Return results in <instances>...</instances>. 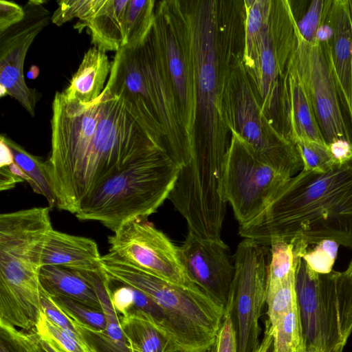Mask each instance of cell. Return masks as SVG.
Here are the masks:
<instances>
[{"label": "cell", "instance_id": "obj_13", "mask_svg": "<svg viewBox=\"0 0 352 352\" xmlns=\"http://www.w3.org/2000/svg\"><path fill=\"white\" fill-rule=\"evenodd\" d=\"M266 255L265 245L250 239H243L234 255V273L226 311L235 316L238 352H255L260 344L259 319L266 301L269 263Z\"/></svg>", "mask_w": 352, "mask_h": 352}, {"label": "cell", "instance_id": "obj_38", "mask_svg": "<svg viewBox=\"0 0 352 352\" xmlns=\"http://www.w3.org/2000/svg\"><path fill=\"white\" fill-rule=\"evenodd\" d=\"M339 245L335 241L323 240L316 244L313 250L304 251L301 257L311 270L319 274H327L333 270Z\"/></svg>", "mask_w": 352, "mask_h": 352}, {"label": "cell", "instance_id": "obj_17", "mask_svg": "<svg viewBox=\"0 0 352 352\" xmlns=\"http://www.w3.org/2000/svg\"><path fill=\"white\" fill-rule=\"evenodd\" d=\"M228 252L223 241L202 239L190 230L179 247L182 263L190 279L226 309L234 273Z\"/></svg>", "mask_w": 352, "mask_h": 352}, {"label": "cell", "instance_id": "obj_21", "mask_svg": "<svg viewBox=\"0 0 352 352\" xmlns=\"http://www.w3.org/2000/svg\"><path fill=\"white\" fill-rule=\"evenodd\" d=\"M101 256L95 241L52 229L42 250L41 266L56 265L76 271L100 268Z\"/></svg>", "mask_w": 352, "mask_h": 352}, {"label": "cell", "instance_id": "obj_19", "mask_svg": "<svg viewBox=\"0 0 352 352\" xmlns=\"http://www.w3.org/2000/svg\"><path fill=\"white\" fill-rule=\"evenodd\" d=\"M326 21L333 29L329 41L332 72L352 133V16L349 0H333Z\"/></svg>", "mask_w": 352, "mask_h": 352}, {"label": "cell", "instance_id": "obj_9", "mask_svg": "<svg viewBox=\"0 0 352 352\" xmlns=\"http://www.w3.org/2000/svg\"><path fill=\"white\" fill-rule=\"evenodd\" d=\"M296 43V26L289 0H272L253 60L245 68L265 114L278 131L281 81Z\"/></svg>", "mask_w": 352, "mask_h": 352}, {"label": "cell", "instance_id": "obj_2", "mask_svg": "<svg viewBox=\"0 0 352 352\" xmlns=\"http://www.w3.org/2000/svg\"><path fill=\"white\" fill-rule=\"evenodd\" d=\"M187 20L197 100L190 156L223 164L230 133L226 88L235 54L243 49V1H182Z\"/></svg>", "mask_w": 352, "mask_h": 352}, {"label": "cell", "instance_id": "obj_15", "mask_svg": "<svg viewBox=\"0 0 352 352\" xmlns=\"http://www.w3.org/2000/svg\"><path fill=\"white\" fill-rule=\"evenodd\" d=\"M113 232L109 237V252L167 281L184 287L199 288L186 273L179 247L146 219L127 221Z\"/></svg>", "mask_w": 352, "mask_h": 352}, {"label": "cell", "instance_id": "obj_32", "mask_svg": "<svg viewBox=\"0 0 352 352\" xmlns=\"http://www.w3.org/2000/svg\"><path fill=\"white\" fill-rule=\"evenodd\" d=\"M35 330L41 338L54 343L63 352H94L81 338L58 326L43 311Z\"/></svg>", "mask_w": 352, "mask_h": 352}, {"label": "cell", "instance_id": "obj_41", "mask_svg": "<svg viewBox=\"0 0 352 352\" xmlns=\"http://www.w3.org/2000/svg\"><path fill=\"white\" fill-rule=\"evenodd\" d=\"M25 16L23 7L14 2L0 1V33L19 23Z\"/></svg>", "mask_w": 352, "mask_h": 352}, {"label": "cell", "instance_id": "obj_11", "mask_svg": "<svg viewBox=\"0 0 352 352\" xmlns=\"http://www.w3.org/2000/svg\"><path fill=\"white\" fill-rule=\"evenodd\" d=\"M154 28L192 151L197 123L196 89L189 31L182 1L157 2Z\"/></svg>", "mask_w": 352, "mask_h": 352}, {"label": "cell", "instance_id": "obj_52", "mask_svg": "<svg viewBox=\"0 0 352 352\" xmlns=\"http://www.w3.org/2000/svg\"><path fill=\"white\" fill-rule=\"evenodd\" d=\"M266 352H272V346L270 349H268L266 351Z\"/></svg>", "mask_w": 352, "mask_h": 352}, {"label": "cell", "instance_id": "obj_34", "mask_svg": "<svg viewBox=\"0 0 352 352\" xmlns=\"http://www.w3.org/2000/svg\"><path fill=\"white\" fill-rule=\"evenodd\" d=\"M0 352H48L36 331H23L0 324Z\"/></svg>", "mask_w": 352, "mask_h": 352}, {"label": "cell", "instance_id": "obj_12", "mask_svg": "<svg viewBox=\"0 0 352 352\" xmlns=\"http://www.w3.org/2000/svg\"><path fill=\"white\" fill-rule=\"evenodd\" d=\"M338 272L319 274L300 256L295 272V289L304 347L318 352H342L346 341L342 333L336 289Z\"/></svg>", "mask_w": 352, "mask_h": 352}, {"label": "cell", "instance_id": "obj_10", "mask_svg": "<svg viewBox=\"0 0 352 352\" xmlns=\"http://www.w3.org/2000/svg\"><path fill=\"white\" fill-rule=\"evenodd\" d=\"M289 178L231 133L225 158L223 194L240 226L258 216Z\"/></svg>", "mask_w": 352, "mask_h": 352}, {"label": "cell", "instance_id": "obj_25", "mask_svg": "<svg viewBox=\"0 0 352 352\" xmlns=\"http://www.w3.org/2000/svg\"><path fill=\"white\" fill-rule=\"evenodd\" d=\"M130 352H179L168 334L147 315L133 311L120 316Z\"/></svg>", "mask_w": 352, "mask_h": 352}, {"label": "cell", "instance_id": "obj_43", "mask_svg": "<svg viewBox=\"0 0 352 352\" xmlns=\"http://www.w3.org/2000/svg\"><path fill=\"white\" fill-rule=\"evenodd\" d=\"M338 164L352 161V144L343 140L336 141L328 146Z\"/></svg>", "mask_w": 352, "mask_h": 352}, {"label": "cell", "instance_id": "obj_33", "mask_svg": "<svg viewBox=\"0 0 352 352\" xmlns=\"http://www.w3.org/2000/svg\"><path fill=\"white\" fill-rule=\"evenodd\" d=\"M49 297L58 309L75 322L102 333L106 331L107 318L102 310L89 307L65 297Z\"/></svg>", "mask_w": 352, "mask_h": 352}, {"label": "cell", "instance_id": "obj_6", "mask_svg": "<svg viewBox=\"0 0 352 352\" xmlns=\"http://www.w3.org/2000/svg\"><path fill=\"white\" fill-rule=\"evenodd\" d=\"M100 267L111 282L136 289L165 312L179 352H208L214 346L226 308L202 289L184 287L141 270L109 252Z\"/></svg>", "mask_w": 352, "mask_h": 352}, {"label": "cell", "instance_id": "obj_51", "mask_svg": "<svg viewBox=\"0 0 352 352\" xmlns=\"http://www.w3.org/2000/svg\"><path fill=\"white\" fill-rule=\"evenodd\" d=\"M215 344V343H214ZM214 346L211 348L210 350H209L208 352H214Z\"/></svg>", "mask_w": 352, "mask_h": 352}, {"label": "cell", "instance_id": "obj_8", "mask_svg": "<svg viewBox=\"0 0 352 352\" xmlns=\"http://www.w3.org/2000/svg\"><path fill=\"white\" fill-rule=\"evenodd\" d=\"M243 50L233 59L228 78L226 109L230 133H235L272 167L289 177L303 169L296 146L265 114L243 61Z\"/></svg>", "mask_w": 352, "mask_h": 352}, {"label": "cell", "instance_id": "obj_28", "mask_svg": "<svg viewBox=\"0 0 352 352\" xmlns=\"http://www.w3.org/2000/svg\"><path fill=\"white\" fill-rule=\"evenodd\" d=\"M272 3V0L243 1V61L246 68L253 60L259 36L270 14Z\"/></svg>", "mask_w": 352, "mask_h": 352}, {"label": "cell", "instance_id": "obj_53", "mask_svg": "<svg viewBox=\"0 0 352 352\" xmlns=\"http://www.w3.org/2000/svg\"><path fill=\"white\" fill-rule=\"evenodd\" d=\"M214 352H215V346H214Z\"/></svg>", "mask_w": 352, "mask_h": 352}, {"label": "cell", "instance_id": "obj_42", "mask_svg": "<svg viewBox=\"0 0 352 352\" xmlns=\"http://www.w3.org/2000/svg\"><path fill=\"white\" fill-rule=\"evenodd\" d=\"M112 304L120 316H126L131 312L133 305V289L122 285L112 292Z\"/></svg>", "mask_w": 352, "mask_h": 352}, {"label": "cell", "instance_id": "obj_50", "mask_svg": "<svg viewBox=\"0 0 352 352\" xmlns=\"http://www.w3.org/2000/svg\"><path fill=\"white\" fill-rule=\"evenodd\" d=\"M301 352H318L315 349L311 347H304Z\"/></svg>", "mask_w": 352, "mask_h": 352}, {"label": "cell", "instance_id": "obj_37", "mask_svg": "<svg viewBox=\"0 0 352 352\" xmlns=\"http://www.w3.org/2000/svg\"><path fill=\"white\" fill-rule=\"evenodd\" d=\"M103 0H62L52 15L51 22L60 26L74 18L83 21L96 13Z\"/></svg>", "mask_w": 352, "mask_h": 352}, {"label": "cell", "instance_id": "obj_5", "mask_svg": "<svg viewBox=\"0 0 352 352\" xmlns=\"http://www.w3.org/2000/svg\"><path fill=\"white\" fill-rule=\"evenodd\" d=\"M50 212L34 207L0 215V324L36 328L43 311L42 250L53 228Z\"/></svg>", "mask_w": 352, "mask_h": 352}, {"label": "cell", "instance_id": "obj_18", "mask_svg": "<svg viewBox=\"0 0 352 352\" xmlns=\"http://www.w3.org/2000/svg\"><path fill=\"white\" fill-rule=\"evenodd\" d=\"M294 56V53L280 85L279 131L294 144L298 140H307L327 145L298 72Z\"/></svg>", "mask_w": 352, "mask_h": 352}, {"label": "cell", "instance_id": "obj_45", "mask_svg": "<svg viewBox=\"0 0 352 352\" xmlns=\"http://www.w3.org/2000/svg\"><path fill=\"white\" fill-rule=\"evenodd\" d=\"M14 157L10 148L5 142L4 140L0 138V168L8 166L13 164Z\"/></svg>", "mask_w": 352, "mask_h": 352}, {"label": "cell", "instance_id": "obj_48", "mask_svg": "<svg viewBox=\"0 0 352 352\" xmlns=\"http://www.w3.org/2000/svg\"><path fill=\"white\" fill-rule=\"evenodd\" d=\"M39 338L42 345L48 352H63L54 343L45 339L41 338L40 336Z\"/></svg>", "mask_w": 352, "mask_h": 352}, {"label": "cell", "instance_id": "obj_27", "mask_svg": "<svg viewBox=\"0 0 352 352\" xmlns=\"http://www.w3.org/2000/svg\"><path fill=\"white\" fill-rule=\"evenodd\" d=\"M333 1H289L297 30L304 40L316 42V32L325 23Z\"/></svg>", "mask_w": 352, "mask_h": 352}, {"label": "cell", "instance_id": "obj_20", "mask_svg": "<svg viewBox=\"0 0 352 352\" xmlns=\"http://www.w3.org/2000/svg\"><path fill=\"white\" fill-rule=\"evenodd\" d=\"M76 272L95 289L107 318V329L104 333L89 328L83 329L86 343L94 352H130L121 327L120 315L112 304L110 280L101 267Z\"/></svg>", "mask_w": 352, "mask_h": 352}, {"label": "cell", "instance_id": "obj_7", "mask_svg": "<svg viewBox=\"0 0 352 352\" xmlns=\"http://www.w3.org/2000/svg\"><path fill=\"white\" fill-rule=\"evenodd\" d=\"M180 168L165 152L138 161L103 182L84 199L75 216L116 231L146 219L168 198Z\"/></svg>", "mask_w": 352, "mask_h": 352}, {"label": "cell", "instance_id": "obj_30", "mask_svg": "<svg viewBox=\"0 0 352 352\" xmlns=\"http://www.w3.org/2000/svg\"><path fill=\"white\" fill-rule=\"evenodd\" d=\"M295 272L286 278L267 283L266 301L267 320L266 327L272 329L279 319L297 305L295 289Z\"/></svg>", "mask_w": 352, "mask_h": 352}, {"label": "cell", "instance_id": "obj_40", "mask_svg": "<svg viewBox=\"0 0 352 352\" xmlns=\"http://www.w3.org/2000/svg\"><path fill=\"white\" fill-rule=\"evenodd\" d=\"M41 305L43 311L54 323L62 329L82 338L76 327L74 321L57 307L43 289L41 294Z\"/></svg>", "mask_w": 352, "mask_h": 352}, {"label": "cell", "instance_id": "obj_35", "mask_svg": "<svg viewBox=\"0 0 352 352\" xmlns=\"http://www.w3.org/2000/svg\"><path fill=\"white\" fill-rule=\"evenodd\" d=\"M296 146L303 162L304 170L327 172L338 165L334 160L329 147L314 141L298 140Z\"/></svg>", "mask_w": 352, "mask_h": 352}, {"label": "cell", "instance_id": "obj_14", "mask_svg": "<svg viewBox=\"0 0 352 352\" xmlns=\"http://www.w3.org/2000/svg\"><path fill=\"white\" fill-rule=\"evenodd\" d=\"M295 64L327 146L343 140L352 144L330 61L329 41L309 43L296 28Z\"/></svg>", "mask_w": 352, "mask_h": 352}, {"label": "cell", "instance_id": "obj_46", "mask_svg": "<svg viewBox=\"0 0 352 352\" xmlns=\"http://www.w3.org/2000/svg\"><path fill=\"white\" fill-rule=\"evenodd\" d=\"M333 36L331 26L325 21L321 25L316 32V42L324 43L331 41Z\"/></svg>", "mask_w": 352, "mask_h": 352}, {"label": "cell", "instance_id": "obj_47", "mask_svg": "<svg viewBox=\"0 0 352 352\" xmlns=\"http://www.w3.org/2000/svg\"><path fill=\"white\" fill-rule=\"evenodd\" d=\"M272 334L270 330L265 328L264 337L255 352H266L272 346Z\"/></svg>", "mask_w": 352, "mask_h": 352}, {"label": "cell", "instance_id": "obj_39", "mask_svg": "<svg viewBox=\"0 0 352 352\" xmlns=\"http://www.w3.org/2000/svg\"><path fill=\"white\" fill-rule=\"evenodd\" d=\"M214 346L215 352H238L236 331L232 311H226Z\"/></svg>", "mask_w": 352, "mask_h": 352}, {"label": "cell", "instance_id": "obj_26", "mask_svg": "<svg viewBox=\"0 0 352 352\" xmlns=\"http://www.w3.org/2000/svg\"><path fill=\"white\" fill-rule=\"evenodd\" d=\"M1 137L10 148L14 163L16 164L29 177L28 184L33 190L47 200L50 207L56 206L55 197L46 171L45 161L26 151L22 146L3 135Z\"/></svg>", "mask_w": 352, "mask_h": 352}, {"label": "cell", "instance_id": "obj_44", "mask_svg": "<svg viewBox=\"0 0 352 352\" xmlns=\"http://www.w3.org/2000/svg\"><path fill=\"white\" fill-rule=\"evenodd\" d=\"M19 176L11 172L8 166L1 167L0 170V190H8L13 188L16 184L23 182Z\"/></svg>", "mask_w": 352, "mask_h": 352}, {"label": "cell", "instance_id": "obj_22", "mask_svg": "<svg viewBox=\"0 0 352 352\" xmlns=\"http://www.w3.org/2000/svg\"><path fill=\"white\" fill-rule=\"evenodd\" d=\"M129 0H103L94 14L78 21L74 28L82 29L91 36L94 46L107 51L117 52L125 45V17Z\"/></svg>", "mask_w": 352, "mask_h": 352}, {"label": "cell", "instance_id": "obj_23", "mask_svg": "<svg viewBox=\"0 0 352 352\" xmlns=\"http://www.w3.org/2000/svg\"><path fill=\"white\" fill-rule=\"evenodd\" d=\"M111 68L106 52L96 46L91 47L85 54L63 93L67 98L82 103L94 101L104 90Z\"/></svg>", "mask_w": 352, "mask_h": 352}, {"label": "cell", "instance_id": "obj_29", "mask_svg": "<svg viewBox=\"0 0 352 352\" xmlns=\"http://www.w3.org/2000/svg\"><path fill=\"white\" fill-rule=\"evenodd\" d=\"M268 329L272 334V352H301L304 349L298 305L283 315L272 329Z\"/></svg>", "mask_w": 352, "mask_h": 352}, {"label": "cell", "instance_id": "obj_36", "mask_svg": "<svg viewBox=\"0 0 352 352\" xmlns=\"http://www.w3.org/2000/svg\"><path fill=\"white\" fill-rule=\"evenodd\" d=\"M336 289L341 331L347 340L352 331V260L345 271L338 272Z\"/></svg>", "mask_w": 352, "mask_h": 352}, {"label": "cell", "instance_id": "obj_24", "mask_svg": "<svg viewBox=\"0 0 352 352\" xmlns=\"http://www.w3.org/2000/svg\"><path fill=\"white\" fill-rule=\"evenodd\" d=\"M39 280L43 291L50 296L67 298L102 310L95 289L75 270L43 265L39 270Z\"/></svg>", "mask_w": 352, "mask_h": 352}, {"label": "cell", "instance_id": "obj_4", "mask_svg": "<svg viewBox=\"0 0 352 352\" xmlns=\"http://www.w3.org/2000/svg\"><path fill=\"white\" fill-rule=\"evenodd\" d=\"M105 88L122 100L155 144L181 169L191 147L180 120L154 23L140 42L116 53Z\"/></svg>", "mask_w": 352, "mask_h": 352}, {"label": "cell", "instance_id": "obj_16", "mask_svg": "<svg viewBox=\"0 0 352 352\" xmlns=\"http://www.w3.org/2000/svg\"><path fill=\"white\" fill-rule=\"evenodd\" d=\"M46 1L30 0L24 6L25 16L19 23L0 33V95L15 99L31 116L35 115L38 93L25 83V58L36 36L51 21Z\"/></svg>", "mask_w": 352, "mask_h": 352}, {"label": "cell", "instance_id": "obj_31", "mask_svg": "<svg viewBox=\"0 0 352 352\" xmlns=\"http://www.w3.org/2000/svg\"><path fill=\"white\" fill-rule=\"evenodd\" d=\"M154 0H129L125 17V45L142 41L154 23Z\"/></svg>", "mask_w": 352, "mask_h": 352}, {"label": "cell", "instance_id": "obj_49", "mask_svg": "<svg viewBox=\"0 0 352 352\" xmlns=\"http://www.w3.org/2000/svg\"><path fill=\"white\" fill-rule=\"evenodd\" d=\"M39 74V69L36 65H32L30 70L27 73V77L29 79L34 80L38 77Z\"/></svg>", "mask_w": 352, "mask_h": 352}, {"label": "cell", "instance_id": "obj_1", "mask_svg": "<svg viewBox=\"0 0 352 352\" xmlns=\"http://www.w3.org/2000/svg\"><path fill=\"white\" fill-rule=\"evenodd\" d=\"M52 111L46 171L60 210L75 214L82 201L108 179L138 161L165 152L124 101L105 87L89 103L56 91Z\"/></svg>", "mask_w": 352, "mask_h": 352}, {"label": "cell", "instance_id": "obj_3", "mask_svg": "<svg viewBox=\"0 0 352 352\" xmlns=\"http://www.w3.org/2000/svg\"><path fill=\"white\" fill-rule=\"evenodd\" d=\"M239 234L264 245L275 239L307 245L329 239L352 249V161L327 172L302 170Z\"/></svg>", "mask_w": 352, "mask_h": 352}]
</instances>
